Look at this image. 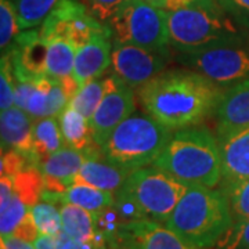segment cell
Returning <instances> with one entry per match:
<instances>
[{
	"label": "cell",
	"instance_id": "1",
	"mask_svg": "<svg viewBox=\"0 0 249 249\" xmlns=\"http://www.w3.org/2000/svg\"><path fill=\"white\" fill-rule=\"evenodd\" d=\"M223 93L222 88L198 72L172 70L140 86L137 97L148 115L175 132L196 126L216 112Z\"/></svg>",
	"mask_w": 249,
	"mask_h": 249
},
{
	"label": "cell",
	"instance_id": "2",
	"mask_svg": "<svg viewBox=\"0 0 249 249\" xmlns=\"http://www.w3.org/2000/svg\"><path fill=\"white\" fill-rule=\"evenodd\" d=\"M163 224L190 245L211 249L230 231L234 216L222 188L190 186Z\"/></svg>",
	"mask_w": 249,
	"mask_h": 249
},
{
	"label": "cell",
	"instance_id": "3",
	"mask_svg": "<svg viewBox=\"0 0 249 249\" xmlns=\"http://www.w3.org/2000/svg\"><path fill=\"white\" fill-rule=\"evenodd\" d=\"M152 165L190 186L216 187L222 181L219 139L206 127L175 130Z\"/></svg>",
	"mask_w": 249,
	"mask_h": 249
},
{
	"label": "cell",
	"instance_id": "4",
	"mask_svg": "<svg viewBox=\"0 0 249 249\" xmlns=\"http://www.w3.org/2000/svg\"><path fill=\"white\" fill-rule=\"evenodd\" d=\"M169 45L178 52H198L249 39V32L232 19L217 0L168 11Z\"/></svg>",
	"mask_w": 249,
	"mask_h": 249
},
{
	"label": "cell",
	"instance_id": "5",
	"mask_svg": "<svg viewBox=\"0 0 249 249\" xmlns=\"http://www.w3.org/2000/svg\"><path fill=\"white\" fill-rule=\"evenodd\" d=\"M172 134L173 130L147 112L140 114L134 111L100 147V152L109 163L133 172L152 165Z\"/></svg>",
	"mask_w": 249,
	"mask_h": 249
},
{
	"label": "cell",
	"instance_id": "6",
	"mask_svg": "<svg viewBox=\"0 0 249 249\" xmlns=\"http://www.w3.org/2000/svg\"><path fill=\"white\" fill-rule=\"evenodd\" d=\"M190 184L154 165L129 173L122 190L142 208L147 219L166 223Z\"/></svg>",
	"mask_w": 249,
	"mask_h": 249
},
{
	"label": "cell",
	"instance_id": "7",
	"mask_svg": "<svg viewBox=\"0 0 249 249\" xmlns=\"http://www.w3.org/2000/svg\"><path fill=\"white\" fill-rule=\"evenodd\" d=\"M112 43L133 45L150 50L169 49L168 11L144 0H133L108 22Z\"/></svg>",
	"mask_w": 249,
	"mask_h": 249
},
{
	"label": "cell",
	"instance_id": "8",
	"mask_svg": "<svg viewBox=\"0 0 249 249\" xmlns=\"http://www.w3.org/2000/svg\"><path fill=\"white\" fill-rule=\"evenodd\" d=\"M176 60L226 90L249 78V39L198 52H178Z\"/></svg>",
	"mask_w": 249,
	"mask_h": 249
},
{
	"label": "cell",
	"instance_id": "9",
	"mask_svg": "<svg viewBox=\"0 0 249 249\" xmlns=\"http://www.w3.org/2000/svg\"><path fill=\"white\" fill-rule=\"evenodd\" d=\"M108 28V24L98 21L79 1L61 0L42 22L39 34L42 39L53 36L67 37L78 49Z\"/></svg>",
	"mask_w": 249,
	"mask_h": 249
},
{
	"label": "cell",
	"instance_id": "10",
	"mask_svg": "<svg viewBox=\"0 0 249 249\" xmlns=\"http://www.w3.org/2000/svg\"><path fill=\"white\" fill-rule=\"evenodd\" d=\"M107 91L93 115L90 124L93 139L101 147L126 118L136 111L134 89L124 83L115 73L106 76Z\"/></svg>",
	"mask_w": 249,
	"mask_h": 249
},
{
	"label": "cell",
	"instance_id": "11",
	"mask_svg": "<svg viewBox=\"0 0 249 249\" xmlns=\"http://www.w3.org/2000/svg\"><path fill=\"white\" fill-rule=\"evenodd\" d=\"M112 73L130 88L139 89L154 76L165 71L170 58L169 50H150L133 45L112 43Z\"/></svg>",
	"mask_w": 249,
	"mask_h": 249
},
{
	"label": "cell",
	"instance_id": "12",
	"mask_svg": "<svg viewBox=\"0 0 249 249\" xmlns=\"http://www.w3.org/2000/svg\"><path fill=\"white\" fill-rule=\"evenodd\" d=\"M109 249H199L152 219L124 222Z\"/></svg>",
	"mask_w": 249,
	"mask_h": 249
},
{
	"label": "cell",
	"instance_id": "13",
	"mask_svg": "<svg viewBox=\"0 0 249 249\" xmlns=\"http://www.w3.org/2000/svg\"><path fill=\"white\" fill-rule=\"evenodd\" d=\"M100 148L94 151H79L64 145L61 150L55 151L40 165L43 173L45 190L42 199L47 202H60L61 194L73 184L75 176L82 168L83 162L89 157L98 155Z\"/></svg>",
	"mask_w": 249,
	"mask_h": 249
},
{
	"label": "cell",
	"instance_id": "14",
	"mask_svg": "<svg viewBox=\"0 0 249 249\" xmlns=\"http://www.w3.org/2000/svg\"><path fill=\"white\" fill-rule=\"evenodd\" d=\"M112 34L111 29L91 37L88 43L76 49L72 76L80 85L101 78L112 62Z\"/></svg>",
	"mask_w": 249,
	"mask_h": 249
},
{
	"label": "cell",
	"instance_id": "15",
	"mask_svg": "<svg viewBox=\"0 0 249 249\" xmlns=\"http://www.w3.org/2000/svg\"><path fill=\"white\" fill-rule=\"evenodd\" d=\"M216 115L217 137L249 127V78L224 90Z\"/></svg>",
	"mask_w": 249,
	"mask_h": 249
},
{
	"label": "cell",
	"instance_id": "16",
	"mask_svg": "<svg viewBox=\"0 0 249 249\" xmlns=\"http://www.w3.org/2000/svg\"><path fill=\"white\" fill-rule=\"evenodd\" d=\"M222 183L249 178V127L219 136Z\"/></svg>",
	"mask_w": 249,
	"mask_h": 249
},
{
	"label": "cell",
	"instance_id": "17",
	"mask_svg": "<svg viewBox=\"0 0 249 249\" xmlns=\"http://www.w3.org/2000/svg\"><path fill=\"white\" fill-rule=\"evenodd\" d=\"M68 103L70 98L58 80L52 79L47 75H36L25 111L35 121L52 116L57 118Z\"/></svg>",
	"mask_w": 249,
	"mask_h": 249
},
{
	"label": "cell",
	"instance_id": "18",
	"mask_svg": "<svg viewBox=\"0 0 249 249\" xmlns=\"http://www.w3.org/2000/svg\"><path fill=\"white\" fill-rule=\"evenodd\" d=\"M34 124L35 119L27 111H24L17 106L1 111L0 133H1L3 151L14 150L29 157L32 147Z\"/></svg>",
	"mask_w": 249,
	"mask_h": 249
},
{
	"label": "cell",
	"instance_id": "19",
	"mask_svg": "<svg viewBox=\"0 0 249 249\" xmlns=\"http://www.w3.org/2000/svg\"><path fill=\"white\" fill-rule=\"evenodd\" d=\"M129 173H130L129 170L109 163L101 157V152H100L98 155L89 157L83 162L78 175L75 176L73 184L75 183L88 184L100 190L116 193L124 186V180L127 178Z\"/></svg>",
	"mask_w": 249,
	"mask_h": 249
},
{
	"label": "cell",
	"instance_id": "20",
	"mask_svg": "<svg viewBox=\"0 0 249 249\" xmlns=\"http://www.w3.org/2000/svg\"><path fill=\"white\" fill-rule=\"evenodd\" d=\"M64 145L65 142L62 139L61 129L57 118L52 116L36 119L32 132V147L29 154L32 165L40 168V165L50 155L61 150Z\"/></svg>",
	"mask_w": 249,
	"mask_h": 249
},
{
	"label": "cell",
	"instance_id": "21",
	"mask_svg": "<svg viewBox=\"0 0 249 249\" xmlns=\"http://www.w3.org/2000/svg\"><path fill=\"white\" fill-rule=\"evenodd\" d=\"M57 119L65 145L79 151H94L100 148L93 139L89 119L70 104L57 116Z\"/></svg>",
	"mask_w": 249,
	"mask_h": 249
},
{
	"label": "cell",
	"instance_id": "22",
	"mask_svg": "<svg viewBox=\"0 0 249 249\" xmlns=\"http://www.w3.org/2000/svg\"><path fill=\"white\" fill-rule=\"evenodd\" d=\"M47 45L39 31H28L18 34L11 57L16 58L28 72L35 75H46Z\"/></svg>",
	"mask_w": 249,
	"mask_h": 249
},
{
	"label": "cell",
	"instance_id": "23",
	"mask_svg": "<svg viewBox=\"0 0 249 249\" xmlns=\"http://www.w3.org/2000/svg\"><path fill=\"white\" fill-rule=\"evenodd\" d=\"M47 45L46 54V75L54 80L71 76L75 67L76 47L70 39L53 36L43 39Z\"/></svg>",
	"mask_w": 249,
	"mask_h": 249
},
{
	"label": "cell",
	"instance_id": "24",
	"mask_svg": "<svg viewBox=\"0 0 249 249\" xmlns=\"http://www.w3.org/2000/svg\"><path fill=\"white\" fill-rule=\"evenodd\" d=\"M115 196L111 191L100 190L88 184H72L61 194V204L78 205L91 213H98L114 205Z\"/></svg>",
	"mask_w": 249,
	"mask_h": 249
},
{
	"label": "cell",
	"instance_id": "25",
	"mask_svg": "<svg viewBox=\"0 0 249 249\" xmlns=\"http://www.w3.org/2000/svg\"><path fill=\"white\" fill-rule=\"evenodd\" d=\"M60 213H61L64 231L83 242L96 241L97 232H96L94 216L91 212L80 208L78 205L62 204L60 208Z\"/></svg>",
	"mask_w": 249,
	"mask_h": 249
},
{
	"label": "cell",
	"instance_id": "26",
	"mask_svg": "<svg viewBox=\"0 0 249 249\" xmlns=\"http://www.w3.org/2000/svg\"><path fill=\"white\" fill-rule=\"evenodd\" d=\"M14 193L19 196V199L32 208L39 202L45 190V180L40 168L29 165L25 169L19 170L13 178Z\"/></svg>",
	"mask_w": 249,
	"mask_h": 249
},
{
	"label": "cell",
	"instance_id": "27",
	"mask_svg": "<svg viewBox=\"0 0 249 249\" xmlns=\"http://www.w3.org/2000/svg\"><path fill=\"white\" fill-rule=\"evenodd\" d=\"M107 91V82L106 78H97V79L86 82L80 85L79 89L73 94L71 101L68 103L71 107L79 111L83 116H86L91 121L93 115L96 114L101 100Z\"/></svg>",
	"mask_w": 249,
	"mask_h": 249
},
{
	"label": "cell",
	"instance_id": "28",
	"mask_svg": "<svg viewBox=\"0 0 249 249\" xmlns=\"http://www.w3.org/2000/svg\"><path fill=\"white\" fill-rule=\"evenodd\" d=\"M21 29L42 25L46 17L61 0H13Z\"/></svg>",
	"mask_w": 249,
	"mask_h": 249
},
{
	"label": "cell",
	"instance_id": "29",
	"mask_svg": "<svg viewBox=\"0 0 249 249\" xmlns=\"http://www.w3.org/2000/svg\"><path fill=\"white\" fill-rule=\"evenodd\" d=\"M222 190L229 198L234 222L249 220V178L222 183Z\"/></svg>",
	"mask_w": 249,
	"mask_h": 249
},
{
	"label": "cell",
	"instance_id": "30",
	"mask_svg": "<svg viewBox=\"0 0 249 249\" xmlns=\"http://www.w3.org/2000/svg\"><path fill=\"white\" fill-rule=\"evenodd\" d=\"M31 213L34 216V220L40 234L57 235L62 230L60 209H57L55 205L52 202H37L31 208Z\"/></svg>",
	"mask_w": 249,
	"mask_h": 249
},
{
	"label": "cell",
	"instance_id": "31",
	"mask_svg": "<svg viewBox=\"0 0 249 249\" xmlns=\"http://www.w3.org/2000/svg\"><path fill=\"white\" fill-rule=\"evenodd\" d=\"M19 21L14 1L0 0V47L7 49L19 34Z\"/></svg>",
	"mask_w": 249,
	"mask_h": 249
},
{
	"label": "cell",
	"instance_id": "32",
	"mask_svg": "<svg viewBox=\"0 0 249 249\" xmlns=\"http://www.w3.org/2000/svg\"><path fill=\"white\" fill-rule=\"evenodd\" d=\"M16 106V78L10 54L1 55L0 64V109H9Z\"/></svg>",
	"mask_w": 249,
	"mask_h": 249
},
{
	"label": "cell",
	"instance_id": "33",
	"mask_svg": "<svg viewBox=\"0 0 249 249\" xmlns=\"http://www.w3.org/2000/svg\"><path fill=\"white\" fill-rule=\"evenodd\" d=\"M29 209L31 208L24 204L17 194H14L11 201L6 206L0 208V232H1V237L13 234L16 227L25 217V214L29 212Z\"/></svg>",
	"mask_w": 249,
	"mask_h": 249
},
{
	"label": "cell",
	"instance_id": "34",
	"mask_svg": "<svg viewBox=\"0 0 249 249\" xmlns=\"http://www.w3.org/2000/svg\"><path fill=\"white\" fill-rule=\"evenodd\" d=\"M133 0H86V7L98 21L108 24Z\"/></svg>",
	"mask_w": 249,
	"mask_h": 249
},
{
	"label": "cell",
	"instance_id": "35",
	"mask_svg": "<svg viewBox=\"0 0 249 249\" xmlns=\"http://www.w3.org/2000/svg\"><path fill=\"white\" fill-rule=\"evenodd\" d=\"M216 249H249V220L234 222Z\"/></svg>",
	"mask_w": 249,
	"mask_h": 249
},
{
	"label": "cell",
	"instance_id": "36",
	"mask_svg": "<svg viewBox=\"0 0 249 249\" xmlns=\"http://www.w3.org/2000/svg\"><path fill=\"white\" fill-rule=\"evenodd\" d=\"M114 208L122 219V222H132V220H140L147 219L145 214L142 211V208L136 204L132 196H129L122 190H118L115 193V201Z\"/></svg>",
	"mask_w": 249,
	"mask_h": 249
},
{
	"label": "cell",
	"instance_id": "37",
	"mask_svg": "<svg viewBox=\"0 0 249 249\" xmlns=\"http://www.w3.org/2000/svg\"><path fill=\"white\" fill-rule=\"evenodd\" d=\"M224 11L249 32V0H217Z\"/></svg>",
	"mask_w": 249,
	"mask_h": 249
},
{
	"label": "cell",
	"instance_id": "38",
	"mask_svg": "<svg viewBox=\"0 0 249 249\" xmlns=\"http://www.w3.org/2000/svg\"><path fill=\"white\" fill-rule=\"evenodd\" d=\"M29 165H32V162L28 155L14 150H6V152H1V175L14 178L19 170L25 169Z\"/></svg>",
	"mask_w": 249,
	"mask_h": 249
},
{
	"label": "cell",
	"instance_id": "39",
	"mask_svg": "<svg viewBox=\"0 0 249 249\" xmlns=\"http://www.w3.org/2000/svg\"><path fill=\"white\" fill-rule=\"evenodd\" d=\"M55 240H57V249H108L106 245H101L96 241L83 242V241L76 240L64 230L55 235Z\"/></svg>",
	"mask_w": 249,
	"mask_h": 249
},
{
	"label": "cell",
	"instance_id": "40",
	"mask_svg": "<svg viewBox=\"0 0 249 249\" xmlns=\"http://www.w3.org/2000/svg\"><path fill=\"white\" fill-rule=\"evenodd\" d=\"M39 234L40 232L37 230V226H36L35 220H34V216H32L31 209H29V212L25 214V217L16 227L13 235H16V237L21 238V240L28 241V242H34Z\"/></svg>",
	"mask_w": 249,
	"mask_h": 249
},
{
	"label": "cell",
	"instance_id": "41",
	"mask_svg": "<svg viewBox=\"0 0 249 249\" xmlns=\"http://www.w3.org/2000/svg\"><path fill=\"white\" fill-rule=\"evenodd\" d=\"M1 249H35L32 242L21 240L16 235L10 234V235H3L0 241Z\"/></svg>",
	"mask_w": 249,
	"mask_h": 249
},
{
	"label": "cell",
	"instance_id": "42",
	"mask_svg": "<svg viewBox=\"0 0 249 249\" xmlns=\"http://www.w3.org/2000/svg\"><path fill=\"white\" fill-rule=\"evenodd\" d=\"M32 244H34L35 249H57V240H55V235L39 234Z\"/></svg>",
	"mask_w": 249,
	"mask_h": 249
},
{
	"label": "cell",
	"instance_id": "43",
	"mask_svg": "<svg viewBox=\"0 0 249 249\" xmlns=\"http://www.w3.org/2000/svg\"><path fill=\"white\" fill-rule=\"evenodd\" d=\"M196 1H199V0H166L165 9L163 10H166V11H176V10L193 6V4H196Z\"/></svg>",
	"mask_w": 249,
	"mask_h": 249
},
{
	"label": "cell",
	"instance_id": "44",
	"mask_svg": "<svg viewBox=\"0 0 249 249\" xmlns=\"http://www.w3.org/2000/svg\"><path fill=\"white\" fill-rule=\"evenodd\" d=\"M144 1L150 3L155 7H160V9H165V3H166V0H144Z\"/></svg>",
	"mask_w": 249,
	"mask_h": 249
}]
</instances>
